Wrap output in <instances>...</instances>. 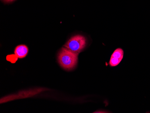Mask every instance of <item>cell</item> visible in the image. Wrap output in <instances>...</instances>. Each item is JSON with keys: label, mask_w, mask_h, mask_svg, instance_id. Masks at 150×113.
Returning <instances> with one entry per match:
<instances>
[{"label": "cell", "mask_w": 150, "mask_h": 113, "mask_svg": "<svg viewBox=\"0 0 150 113\" xmlns=\"http://www.w3.org/2000/svg\"><path fill=\"white\" fill-rule=\"evenodd\" d=\"M78 54L65 47L62 48L58 55L59 64L65 70H72L77 65Z\"/></svg>", "instance_id": "obj_1"}, {"label": "cell", "mask_w": 150, "mask_h": 113, "mask_svg": "<svg viewBox=\"0 0 150 113\" xmlns=\"http://www.w3.org/2000/svg\"><path fill=\"white\" fill-rule=\"evenodd\" d=\"M86 44V40L83 36L77 35L71 38L64 46L74 52H79L84 49Z\"/></svg>", "instance_id": "obj_2"}, {"label": "cell", "mask_w": 150, "mask_h": 113, "mask_svg": "<svg viewBox=\"0 0 150 113\" xmlns=\"http://www.w3.org/2000/svg\"><path fill=\"white\" fill-rule=\"evenodd\" d=\"M28 52V49L25 45H20L16 47L15 55L17 58H22L26 57Z\"/></svg>", "instance_id": "obj_3"}, {"label": "cell", "mask_w": 150, "mask_h": 113, "mask_svg": "<svg viewBox=\"0 0 150 113\" xmlns=\"http://www.w3.org/2000/svg\"><path fill=\"white\" fill-rule=\"evenodd\" d=\"M123 55L124 51L121 48H118L114 51L111 57L122 60L123 58Z\"/></svg>", "instance_id": "obj_4"}, {"label": "cell", "mask_w": 150, "mask_h": 113, "mask_svg": "<svg viewBox=\"0 0 150 113\" xmlns=\"http://www.w3.org/2000/svg\"><path fill=\"white\" fill-rule=\"evenodd\" d=\"M121 60H121V59H117V58L111 57V59H110V62H109V64L112 66H115L119 65V64L120 63Z\"/></svg>", "instance_id": "obj_5"}, {"label": "cell", "mask_w": 150, "mask_h": 113, "mask_svg": "<svg viewBox=\"0 0 150 113\" xmlns=\"http://www.w3.org/2000/svg\"><path fill=\"white\" fill-rule=\"evenodd\" d=\"M14 1H15V0H3V1L6 2V3H10V2H12Z\"/></svg>", "instance_id": "obj_6"}, {"label": "cell", "mask_w": 150, "mask_h": 113, "mask_svg": "<svg viewBox=\"0 0 150 113\" xmlns=\"http://www.w3.org/2000/svg\"><path fill=\"white\" fill-rule=\"evenodd\" d=\"M12 57H13V58L15 57V58H17V59H18L17 58L16 56V55H12ZM9 56H10V58H12L11 56V55H9ZM16 62V61H15V60H14V58H13V60L11 62H12V63H13V62Z\"/></svg>", "instance_id": "obj_7"}]
</instances>
